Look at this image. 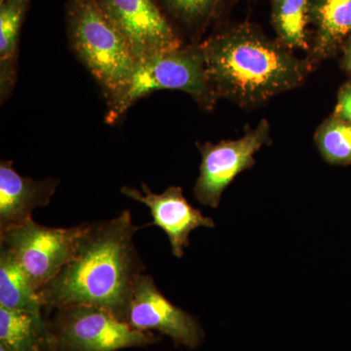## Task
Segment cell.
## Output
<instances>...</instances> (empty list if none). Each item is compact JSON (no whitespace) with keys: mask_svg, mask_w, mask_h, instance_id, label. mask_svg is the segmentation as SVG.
Instances as JSON below:
<instances>
[{"mask_svg":"<svg viewBox=\"0 0 351 351\" xmlns=\"http://www.w3.org/2000/svg\"><path fill=\"white\" fill-rule=\"evenodd\" d=\"M138 228L131 212L108 221L86 223L68 263L38 290L46 314L60 307L95 306L125 322L145 265L134 244Z\"/></svg>","mask_w":351,"mask_h":351,"instance_id":"6da1fadb","label":"cell"},{"mask_svg":"<svg viewBox=\"0 0 351 351\" xmlns=\"http://www.w3.org/2000/svg\"><path fill=\"white\" fill-rule=\"evenodd\" d=\"M199 43L217 98L242 108L301 86L313 68L251 24L228 27Z\"/></svg>","mask_w":351,"mask_h":351,"instance_id":"7a4b0ae2","label":"cell"},{"mask_svg":"<svg viewBox=\"0 0 351 351\" xmlns=\"http://www.w3.org/2000/svg\"><path fill=\"white\" fill-rule=\"evenodd\" d=\"M66 13L71 49L108 103L125 89L137 68L130 46L96 0H69Z\"/></svg>","mask_w":351,"mask_h":351,"instance_id":"3957f363","label":"cell"},{"mask_svg":"<svg viewBox=\"0 0 351 351\" xmlns=\"http://www.w3.org/2000/svg\"><path fill=\"white\" fill-rule=\"evenodd\" d=\"M159 90H179L189 94L202 110H213L217 98L205 68L199 43L181 46L138 64L130 82L108 101L105 120L114 124L132 106Z\"/></svg>","mask_w":351,"mask_h":351,"instance_id":"277c9868","label":"cell"},{"mask_svg":"<svg viewBox=\"0 0 351 351\" xmlns=\"http://www.w3.org/2000/svg\"><path fill=\"white\" fill-rule=\"evenodd\" d=\"M50 313L54 351H119L154 345L161 339L156 332L134 329L99 306L78 304Z\"/></svg>","mask_w":351,"mask_h":351,"instance_id":"5b68a950","label":"cell"},{"mask_svg":"<svg viewBox=\"0 0 351 351\" xmlns=\"http://www.w3.org/2000/svg\"><path fill=\"white\" fill-rule=\"evenodd\" d=\"M83 226L48 228L32 219L0 232V247L12 254L38 293L73 256Z\"/></svg>","mask_w":351,"mask_h":351,"instance_id":"8992f818","label":"cell"},{"mask_svg":"<svg viewBox=\"0 0 351 351\" xmlns=\"http://www.w3.org/2000/svg\"><path fill=\"white\" fill-rule=\"evenodd\" d=\"M269 143L270 125L265 119L237 140L221 141L218 144L197 143L201 164L193 188L196 199L205 206L218 207L226 189L237 175L255 165L256 152Z\"/></svg>","mask_w":351,"mask_h":351,"instance_id":"52a82bcc","label":"cell"},{"mask_svg":"<svg viewBox=\"0 0 351 351\" xmlns=\"http://www.w3.org/2000/svg\"><path fill=\"white\" fill-rule=\"evenodd\" d=\"M121 32L137 64L182 46L157 0H96Z\"/></svg>","mask_w":351,"mask_h":351,"instance_id":"ba28073f","label":"cell"},{"mask_svg":"<svg viewBox=\"0 0 351 351\" xmlns=\"http://www.w3.org/2000/svg\"><path fill=\"white\" fill-rule=\"evenodd\" d=\"M125 322L138 331L169 337L175 346L189 350L199 346L205 337L197 318L172 304L159 291L154 278L145 274L134 289Z\"/></svg>","mask_w":351,"mask_h":351,"instance_id":"9c48e42d","label":"cell"},{"mask_svg":"<svg viewBox=\"0 0 351 351\" xmlns=\"http://www.w3.org/2000/svg\"><path fill=\"white\" fill-rule=\"evenodd\" d=\"M120 191L149 208L154 219L152 225L166 233L175 257L184 256L189 246V234L195 228H215L213 219L204 216L186 200L181 186H170L163 193H156L143 182L142 191L130 186H123Z\"/></svg>","mask_w":351,"mask_h":351,"instance_id":"30bf717a","label":"cell"},{"mask_svg":"<svg viewBox=\"0 0 351 351\" xmlns=\"http://www.w3.org/2000/svg\"><path fill=\"white\" fill-rule=\"evenodd\" d=\"M60 180H34L20 175L12 161L0 163V232L32 219V212L49 204Z\"/></svg>","mask_w":351,"mask_h":351,"instance_id":"8fae6325","label":"cell"},{"mask_svg":"<svg viewBox=\"0 0 351 351\" xmlns=\"http://www.w3.org/2000/svg\"><path fill=\"white\" fill-rule=\"evenodd\" d=\"M313 38L307 61L314 66L338 54L351 34V0H309Z\"/></svg>","mask_w":351,"mask_h":351,"instance_id":"7c38bea8","label":"cell"},{"mask_svg":"<svg viewBox=\"0 0 351 351\" xmlns=\"http://www.w3.org/2000/svg\"><path fill=\"white\" fill-rule=\"evenodd\" d=\"M31 0H0V101L5 103L18 78L21 29Z\"/></svg>","mask_w":351,"mask_h":351,"instance_id":"4fadbf2b","label":"cell"},{"mask_svg":"<svg viewBox=\"0 0 351 351\" xmlns=\"http://www.w3.org/2000/svg\"><path fill=\"white\" fill-rule=\"evenodd\" d=\"M0 345L12 351H54L46 313L0 307Z\"/></svg>","mask_w":351,"mask_h":351,"instance_id":"5bb4252c","label":"cell"},{"mask_svg":"<svg viewBox=\"0 0 351 351\" xmlns=\"http://www.w3.org/2000/svg\"><path fill=\"white\" fill-rule=\"evenodd\" d=\"M0 307L45 313L29 277L10 252L0 247Z\"/></svg>","mask_w":351,"mask_h":351,"instance_id":"9a60e30c","label":"cell"},{"mask_svg":"<svg viewBox=\"0 0 351 351\" xmlns=\"http://www.w3.org/2000/svg\"><path fill=\"white\" fill-rule=\"evenodd\" d=\"M271 24L277 40L290 50H309V0H274Z\"/></svg>","mask_w":351,"mask_h":351,"instance_id":"2e32d148","label":"cell"},{"mask_svg":"<svg viewBox=\"0 0 351 351\" xmlns=\"http://www.w3.org/2000/svg\"><path fill=\"white\" fill-rule=\"evenodd\" d=\"M230 0H157L164 12L191 38H199Z\"/></svg>","mask_w":351,"mask_h":351,"instance_id":"e0dca14e","label":"cell"},{"mask_svg":"<svg viewBox=\"0 0 351 351\" xmlns=\"http://www.w3.org/2000/svg\"><path fill=\"white\" fill-rule=\"evenodd\" d=\"M314 141L326 162L332 165H351L350 122L332 114L318 127Z\"/></svg>","mask_w":351,"mask_h":351,"instance_id":"ac0fdd59","label":"cell"},{"mask_svg":"<svg viewBox=\"0 0 351 351\" xmlns=\"http://www.w3.org/2000/svg\"><path fill=\"white\" fill-rule=\"evenodd\" d=\"M332 114L351 123V80L339 88Z\"/></svg>","mask_w":351,"mask_h":351,"instance_id":"d6986e66","label":"cell"},{"mask_svg":"<svg viewBox=\"0 0 351 351\" xmlns=\"http://www.w3.org/2000/svg\"><path fill=\"white\" fill-rule=\"evenodd\" d=\"M339 51H341V69L351 76V34L346 38Z\"/></svg>","mask_w":351,"mask_h":351,"instance_id":"ffe728a7","label":"cell"},{"mask_svg":"<svg viewBox=\"0 0 351 351\" xmlns=\"http://www.w3.org/2000/svg\"><path fill=\"white\" fill-rule=\"evenodd\" d=\"M0 351H12V350H9V348H7L6 346L0 345Z\"/></svg>","mask_w":351,"mask_h":351,"instance_id":"44dd1931","label":"cell"},{"mask_svg":"<svg viewBox=\"0 0 351 351\" xmlns=\"http://www.w3.org/2000/svg\"><path fill=\"white\" fill-rule=\"evenodd\" d=\"M272 1H274V0H272Z\"/></svg>","mask_w":351,"mask_h":351,"instance_id":"7402d4cb","label":"cell"}]
</instances>
